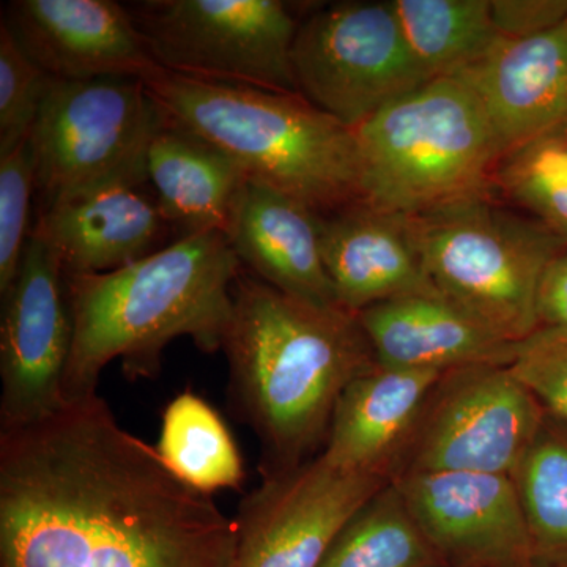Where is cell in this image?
Wrapping results in <instances>:
<instances>
[{"mask_svg": "<svg viewBox=\"0 0 567 567\" xmlns=\"http://www.w3.org/2000/svg\"><path fill=\"white\" fill-rule=\"evenodd\" d=\"M492 20L505 39H527L567 18V0H491Z\"/></svg>", "mask_w": 567, "mask_h": 567, "instance_id": "30", "label": "cell"}, {"mask_svg": "<svg viewBox=\"0 0 567 567\" xmlns=\"http://www.w3.org/2000/svg\"><path fill=\"white\" fill-rule=\"evenodd\" d=\"M164 117L244 173L319 215L363 200L357 134L303 95L162 71L145 81Z\"/></svg>", "mask_w": 567, "mask_h": 567, "instance_id": "4", "label": "cell"}, {"mask_svg": "<svg viewBox=\"0 0 567 567\" xmlns=\"http://www.w3.org/2000/svg\"><path fill=\"white\" fill-rule=\"evenodd\" d=\"M539 328L567 330V251L547 265L537 290Z\"/></svg>", "mask_w": 567, "mask_h": 567, "instance_id": "31", "label": "cell"}, {"mask_svg": "<svg viewBox=\"0 0 567 567\" xmlns=\"http://www.w3.org/2000/svg\"><path fill=\"white\" fill-rule=\"evenodd\" d=\"M533 561L567 567V421L546 413L513 475Z\"/></svg>", "mask_w": 567, "mask_h": 567, "instance_id": "24", "label": "cell"}, {"mask_svg": "<svg viewBox=\"0 0 567 567\" xmlns=\"http://www.w3.org/2000/svg\"><path fill=\"white\" fill-rule=\"evenodd\" d=\"M494 188L567 245V126L505 153Z\"/></svg>", "mask_w": 567, "mask_h": 567, "instance_id": "26", "label": "cell"}, {"mask_svg": "<svg viewBox=\"0 0 567 567\" xmlns=\"http://www.w3.org/2000/svg\"><path fill=\"white\" fill-rule=\"evenodd\" d=\"M156 451L174 475L204 494L244 486V457L233 434L221 415L193 391L175 395L164 409Z\"/></svg>", "mask_w": 567, "mask_h": 567, "instance_id": "23", "label": "cell"}, {"mask_svg": "<svg viewBox=\"0 0 567 567\" xmlns=\"http://www.w3.org/2000/svg\"><path fill=\"white\" fill-rule=\"evenodd\" d=\"M475 92L502 156L567 126V18L527 39H505L457 76Z\"/></svg>", "mask_w": 567, "mask_h": 567, "instance_id": "16", "label": "cell"}, {"mask_svg": "<svg viewBox=\"0 0 567 567\" xmlns=\"http://www.w3.org/2000/svg\"><path fill=\"white\" fill-rule=\"evenodd\" d=\"M391 483L447 567L532 565V540L513 476L420 472Z\"/></svg>", "mask_w": 567, "mask_h": 567, "instance_id": "13", "label": "cell"}, {"mask_svg": "<svg viewBox=\"0 0 567 567\" xmlns=\"http://www.w3.org/2000/svg\"><path fill=\"white\" fill-rule=\"evenodd\" d=\"M320 244L336 300L352 315L402 295L435 290L410 216L353 204L320 215Z\"/></svg>", "mask_w": 567, "mask_h": 567, "instance_id": "17", "label": "cell"}, {"mask_svg": "<svg viewBox=\"0 0 567 567\" xmlns=\"http://www.w3.org/2000/svg\"><path fill=\"white\" fill-rule=\"evenodd\" d=\"M224 235L256 278L308 303L341 308L323 264L320 215L301 200L246 181Z\"/></svg>", "mask_w": 567, "mask_h": 567, "instance_id": "18", "label": "cell"}, {"mask_svg": "<svg viewBox=\"0 0 567 567\" xmlns=\"http://www.w3.org/2000/svg\"><path fill=\"white\" fill-rule=\"evenodd\" d=\"M50 80L3 20L0 28V156L9 155L31 140Z\"/></svg>", "mask_w": 567, "mask_h": 567, "instance_id": "27", "label": "cell"}, {"mask_svg": "<svg viewBox=\"0 0 567 567\" xmlns=\"http://www.w3.org/2000/svg\"><path fill=\"white\" fill-rule=\"evenodd\" d=\"M241 270L226 235L203 233L107 274L65 275L73 323L65 401L96 394L114 360L130 380L155 379L177 338L192 339L200 352H219Z\"/></svg>", "mask_w": 567, "mask_h": 567, "instance_id": "3", "label": "cell"}, {"mask_svg": "<svg viewBox=\"0 0 567 567\" xmlns=\"http://www.w3.org/2000/svg\"><path fill=\"white\" fill-rule=\"evenodd\" d=\"M377 363L447 372L470 365H511L517 346L492 333L439 290L402 295L358 312Z\"/></svg>", "mask_w": 567, "mask_h": 567, "instance_id": "19", "label": "cell"}, {"mask_svg": "<svg viewBox=\"0 0 567 567\" xmlns=\"http://www.w3.org/2000/svg\"><path fill=\"white\" fill-rule=\"evenodd\" d=\"M221 352L230 409L259 442L260 476L322 453L339 399L377 363L357 315L284 293L241 270Z\"/></svg>", "mask_w": 567, "mask_h": 567, "instance_id": "2", "label": "cell"}, {"mask_svg": "<svg viewBox=\"0 0 567 567\" xmlns=\"http://www.w3.org/2000/svg\"><path fill=\"white\" fill-rule=\"evenodd\" d=\"M147 175L164 218L182 237L226 233L246 182L229 156L167 121L148 145Z\"/></svg>", "mask_w": 567, "mask_h": 567, "instance_id": "21", "label": "cell"}, {"mask_svg": "<svg viewBox=\"0 0 567 567\" xmlns=\"http://www.w3.org/2000/svg\"><path fill=\"white\" fill-rule=\"evenodd\" d=\"M443 374L375 364L357 377L339 399L320 456L346 472L393 480Z\"/></svg>", "mask_w": 567, "mask_h": 567, "instance_id": "20", "label": "cell"}, {"mask_svg": "<svg viewBox=\"0 0 567 567\" xmlns=\"http://www.w3.org/2000/svg\"><path fill=\"white\" fill-rule=\"evenodd\" d=\"M147 183L112 178L44 205L31 237L55 254L63 275L107 274L145 259L164 248L171 227Z\"/></svg>", "mask_w": 567, "mask_h": 567, "instance_id": "15", "label": "cell"}, {"mask_svg": "<svg viewBox=\"0 0 567 567\" xmlns=\"http://www.w3.org/2000/svg\"><path fill=\"white\" fill-rule=\"evenodd\" d=\"M9 24L54 80L145 82L164 71L132 11L112 0H17Z\"/></svg>", "mask_w": 567, "mask_h": 567, "instance_id": "14", "label": "cell"}, {"mask_svg": "<svg viewBox=\"0 0 567 567\" xmlns=\"http://www.w3.org/2000/svg\"><path fill=\"white\" fill-rule=\"evenodd\" d=\"M528 567H548V566H544V565H540V563L533 561L532 565H529Z\"/></svg>", "mask_w": 567, "mask_h": 567, "instance_id": "32", "label": "cell"}, {"mask_svg": "<svg viewBox=\"0 0 567 567\" xmlns=\"http://www.w3.org/2000/svg\"><path fill=\"white\" fill-rule=\"evenodd\" d=\"M163 70L196 80L297 93V20L279 0H144L133 3Z\"/></svg>", "mask_w": 567, "mask_h": 567, "instance_id": "8", "label": "cell"}, {"mask_svg": "<svg viewBox=\"0 0 567 567\" xmlns=\"http://www.w3.org/2000/svg\"><path fill=\"white\" fill-rule=\"evenodd\" d=\"M361 203L416 216L492 193L502 158L475 92L458 78L420 85L354 130Z\"/></svg>", "mask_w": 567, "mask_h": 567, "instance_id": "5", "label": "cell"}, {"mask_svg": "<svg viewBox=\"0 0 567 567\" xmlns=\"http://www.w3.org/2000/svg\"><path fill=\"white\" fill-rule=\"evenodd\" d=\"M35 186L31 142L0 156V297L17 281L31 234L29 213Z\"/></svg>", "mask_w": 567, "mask_h": 567, "instance_id": "28", "label": "cell"}, {"mask_svg": "<svg viewBox=\"0 0 567 567\" xmlns=\"http://www.w3.org/2000/svg\"><path fill=\"white\" fill-rule=\"evenodd\" d=\"M319 567H447L388 483L334 537Z\"/></svg>", "mask_w": 567, "mask_h": 567, "instance_id": "25", "label": "cell"}, {"mask_svg": "<svg viewBox=\"0 0 567 567\" xmlns=\"http://www.w3.org/2000/svg\"><path fill=\"white\" fill-rule=\"evenodd\" d=\"M546 413L509 365L447 371L429 395L393 480L420 472L511 476Z\"/></svg>", "mask_w": 567, "mask_h": 567, "instance_id": "10", "label": "cell"}, {"mask_svg": "<svg viewBox=\"0 0 567 567\" xmlns=\"http://www.w3.org/2000/svg\"><path fill=\"white\" fill-rule=\"evenodd\" d=\"M166 118L130 78H51L31 134L41 207L112 178L147 175V151Z\"/></svg>", "mask_w": 567, "mask_h": 567, "instance_id": "7", "label": "cell"}, {"mask_svg": "<svg viewBox=\"0 0 567 567\" xmlns=\"http://www.w3.org/2000/svg\"><path fill=\"white\" fill-rule=\"evenodd\" d=\"M429 279L443 297L507 342L539 330L537 290L565 241L492 193L410 216Z\"/></svg>", "mask_w": 567, "mask_h": 567, "instance_id": "6", "label": "cell"}, {"mask_svg": "<svg viewBox=\"0 0 567 567\" xmlns=\"http://www.w3.org/2000/svg\"><path fill=\"white\" fill-rule=\"evenodd\" d=\"M238 543L99 393L0 429V567H238Z\"/></svg>", "mask_w": 567, "mask_h": 567, "instance_id": "1", "label": "cell"}, {"mask_svg": "<svg viewBox=\"0 0 567 567\" xmlns=\"http://www.w3.org/2000/svg\"><path fill=\"white\" fill-rule=\"evenodd\" d=\"M71 342L62 265L43 241L31 237L17 281L2 298L0 429L35 423L65 405Z\"/></svg>", "mask_w": 567, "mask_h": 567, "instance_id": "11", "label": "cell"}, {"mask_svg": "<svg viewBox=\"0 0 567 567\" xmlns=\"http://www.w3.org/2000/svg\"><path fill=\"white\" fill-rule=\"evenodd\" d=\"M390 483L322 456L265 477L238 506V567H319L347 522Z\"/></svg>", "mask_w": 567, "mask_h": 567, "instance_id": "12", "label": "cell"}, {"mask_svg": "<svg viewBox=\"0 0 567 567\" xmlns=\"http://www.w3.org/2000/svg\"><path fill=\"white\" fill-rule=\"evenodd\" d=\"M391 6L429 81L461 76L502 40L491 0H393Z\"/></svg>", "mask_w": 567, "mask_h": 567, "instance_id": "22", "label": "cell"}, {"mask_svg": "<svg viewBox=\"0 0 567 567\" xmlns=\"http://www.w3.org/2000/svg\"><path fill=\"white\" fill-rule=\"evenodd\" d=\"M301 95L357 130L427 82L391 2H344L312 14L293 41Z\"/></svg>", "mask_w": 567, "mask_h": 567, "instance_id": "9", "label": "cell"}, {"mask_svg": "<svg viewBox=\"0 0 567 567\" xmlns=\"http://www.w3.org/2000/svg\"><path fill=\"white\" fill-rule=\"evenodd\" d=\"M509 369L547 413L567 421V330L539 328L517 346Z\"/></svg>", "mask_w": 567, "mask_h": 567, "instance_id": "29", "label": "cell"}]
</instances>
